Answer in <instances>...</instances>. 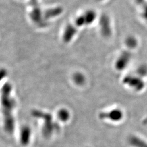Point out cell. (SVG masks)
<instances>
[{"label": "cell", "mask_w": 147, "mask_h": 147, "mask_svg": "<svg viewBox=\"0 0 147 147\" xmlns=\"http://www.w3.org/2000/svg\"><path fill=\"white\" fill-rule=\"evenodd\" d=\"M11 92L12 86L9 83L4 84L1 90V104L4 127L5 131L9 133L13 131L15 127L13 112L16 107V101L11 96Z\"/></svg>", "instance_id": "cell-1"}, {"label": "cell", "mask_w": 147, "mask_h": 147, "mask_svg": "<svg viewBox=\"0 0 147 147\" xmlns=\"http://www.w3.org/2000/svg\"><path fill=\"white\" fill-rule=\"evenodd\" d=\"M6 74H7V71L5 69L0 70V81L5 77Z\"/></svg>", "instance_id": "cell-11"}, {"label": "cell", "mask_w": 147, "mask_h": 147, "mask_svg": "<svg viewBox=\"0 0 147 147\" xmlns=\"http://www.w3.org/2000/svg\"><path fill=\"white\" fill-rule=\"evenodd\" d=\"M137 41L135 38L130 37L126 40V48L121 53L116 62V68L118 70H123L129 63L132 56V50L136 47Z\"/></svg>", "instance_id": "cell-2"}, {"label": "cell", "mask_w": 147, "mask_h": 147, "mask_svg": "<svg viewBox=\"0 0 147 147\" xmlns=\"http://www.w3.org/2000/svg\"><path fill=\"white\" fill-rule=\"evenodd\" d=\"M99 117L101 119H109L113 121H118L123 118V113L120 109H113L109 112H101Z\"/></svg>", "instance_id": "cell-5"}, {"label": "cell", "mask_w": 147, "mask_h": 147, "mask_svg": "<svg viewBox=\"0 0 147 147\" xmlns=\"http://www.w3.org/2000/svg\"><path fill=\"white\" fill-rule=\"evenodd\" d=\"M33 116L36 117H38L44 119L45 121V123L44 124V130L45 132H50L54 129V123L53 122V117L50 114L47 113L42 112L41 111H34L33 112Z\"/></svg>", "instance_id": "cell-4"}, {"label": "cell", "mask_w": 147, "mask_h": 147, "mask_svg": "<svg viewBox=\"0 0 147 147\" xmlns=\"http://www.w3.org/2000/svg\"><path fill=\"white\" fill-rule=\"evenodd\" d=\"M136 74L142 78L147 75V67L146 65H141L137 69Z\"/></svg>", "instance_id": "cell-10"}, {"label": "cell", "mask_w": 147, "mask_h": 147, "mask_svg": "<svg viewBox=\"0 0 147 147\" xmlns=\"http://www.w3.org/2000/svg\"><path fill=\"white\" fill-rule=\"evenodd\" d=\"M57 116L60 121L65 122L68 121L70 118V113L65 109H62L58 111Z\"/></svg>", "instance_id": "cell-8"}, {"label": "cell", "mask_w": 147, "mask_h": 147, "mask_svg": "<svg viewBox=\"0 0 147 147\" xmlns=\"http://www.w3.org/2000/svg\"><path fill=\"white\" fill-rule=\"evenodd\" d=\"M123 82L136 91L141 90L145 86L142 77L136 75H128L123 80Z\"/></svg>", "instance_id": "cell-3"}, {"label": "cell", "mask_w": 147, "mask_h": 147, "mask_svg": "<svg viewBox=\"0 0 147 147\" xmlns=\"http://www.w3.org/2000/svg\"><path fill=\"white\" fill-rule=\"evenodd\" d=\"M31 136V130L28 126H24L21 131V143L26 144L29 142Z\"/></svg>", "instance_id": "cell-7"}, {"label": "cell", "mask_w": 147, "mask_h": 147, "mask_svg": "<svg viewBox=\"0 0 147 147\" xmlns=\"http://www.w3.org/2000/svg\"><path fill=\"white\" fill-rule=\"evenodd\" d=\"M73 80L76 84L83 85L85 82V78L82 74L77 73L74 75Z\"/></svg>", "instance_id": "cell-9"}, {"label": "cell", "mask_w": 147, "mask_h": 147, "mask_svg": "<svg viewBox=\"0 0 147 147\" xmlns=\"http://www.w3.org/2000/svg\"><path fill=\"white\" fill-rule=\"evenodd\" d=\"M129 142L134 147H147V142L136 136H130Z\"/></svg>", "instance_id": "cell-6"}]
</instances>
